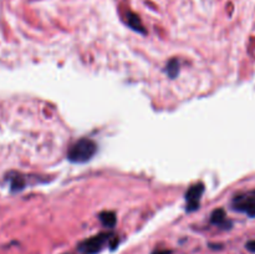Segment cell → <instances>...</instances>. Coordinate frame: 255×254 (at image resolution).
<instances>
[{
    "label": "cell",
    "mask_w": 255,
    "mask_h": 254,
    "mask_svg": "<svg viewBox=\"0 0 255 254\" xmlns=\"http://www.w3.org/2000/svg\"><path fill=\"white\" fill-rule=\"evenodd\" d=\"M96 151V142L92 141L91 138L84 137V138H80L79 141H76L70 147L69 152H67V158H69V161L74 162V163H85V162L90 161L95 156Z\"/></svg>",
    "instance_id": "obj_1"
},
{
    "label": "cell",
    "mask_w": 255,
    "mask_h": 254,
    "mask_svg": "<svg viewBox=\"0 0 255 254\" xmlns=\"http://www.w3.org/2000/svg\"><path fill=\"white\" fill-rule=\"evenodd\" d=\"M115 236L111 233H100L97 236L85 239L77 246L80 253L82 254H97L102 251L106 246L111 247Z\"/></svg>",
    "instance_id": "obj_2"
},
{
    "label": "cell",
    "mask_w": 255,
    "mask_h": 254,
    "mask_svg": "<svg viewBox=\"0 0 255 254\" xmlns=\"http://www.w3.org/2000/svg\"><path fill=\"white\" fill-rule=\"evenodd\" d=\"M233 208L249 217H255V191L237 196L233 199Z\"/></svg>",
    "instance_id": "obj_3"
},
{
    "label": "cell",
    "mask_w": 255,
    "mask_h": 254,
    "mask_svg": "<svg viewBox=\"0 0 255 254\" xmlns=\"http://www.w3.org/2000/svg\"><path fill=\"white\" fill-rule=\"evenodd\" d=\"M203 192H204V184L203 183L193 184V186H192L191 188L186 192L187 212H193L198 208L199 201H201Z\"/></svg>",
    "instance_id": "obj_4"
},
{
    "label": "cell",
    "mask_w": 255,
    "mask_h": 254,
    "mask_svg": "<svg viewBox=\"0 0 255 254\" xmlns=\"http://www.w3.org/2000/svg\"><path fill=\"white\" fill-rule=\"evenodd\" d=\"M211 222L213 224H216V226H218L219 228H224V229L232 228V222L227 219L226 212H224V209L222 208L216 209V211L212 213Z\"/></svg>",
    "instance_id": "obj_5"
},
{
    "label": "cell",
    "mask_w": 255,
    "mask_h": 254,
    "mask_svg": "<svg viewBox=\"0 0 255 254\" xmlns=\"http://www.w3.org/2000/svg\"><path fill=\"white\" fill-rule=\"evenodd\" d=\"M127 24H128L132 29L136 30V31L142 32V34L146 32V30H144L143 25H142L141 22V19L138 17V15L133 14V12H127Z\"/></svg>",
    "instance_id": "obj_6"
},
{
    "label": "cell",
    "mask_w": 255,
    "mask_h": 254,
    "mask_svg": "<svg viewBox=\"0 0 255 254\" xmlns=\"http://www.w3.org/2000/svg\"><path fill=\"white\" fill-rule=\"evenodd\" d=\"M99 218L100 221H101V223L104 224L105 227H107V228H112V227L116 226L117 223L116 214H115L114 212H102L99 216Z\"/></svg>",
    "instance_id": "obj_7"
},
{
    "label": "cell",
    "mask_w": 255,
    "mask_h": 254,
    "mask_svg": "<svg viewBox=\"0 0 255 254\" xmlns=\"http://www.w3.org/2000/svg\"><path fill=\"white\" fill-rule=\"evenodd\" d=\"M166 72L168 74V76L171 79H174V77L178 75L179 72V64L176 59H172L167 62L166 65Z\"/></svg>",
    "instance_id": "obj_8"
},
{
    "label": "cell",
    "mask_w": 255,
    "mask_h": 254,
    "mask_svg": "<svg viewBox=\"0 0 255 254\" xmlns=\"http://www.w3.org/2000/svg\"><path fill=\"white\" fill-rule=\"evenodd\" d=\"M247 249H248L249 252H252V253H255V241H251L248 242V243L246 244Z\"/></svg>",
    "instance_id": "obj_9"
},
{
    "label": "cell",
    "mask_w": 255,
    "mask_h": 254,
    "mask_svg": "<svg viewBox=\"0 0 255 254\" xmlns=\"http://www.w3.org/2000/svg\"><path fill=\"white\" fill-rule=\"evenodd\" d=\"M171 251H154L152 254H171Z\"/></svg>",
    "instance_id": "obj_10"
}]
</instances>
